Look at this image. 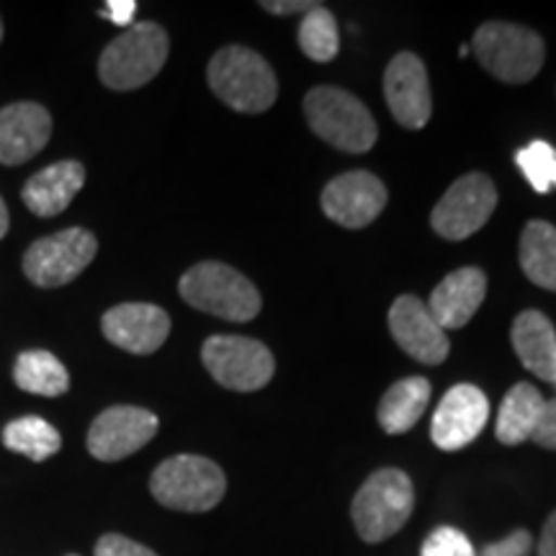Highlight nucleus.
I'll return each instance as SVG.
<instances>
[{
	"label": "nucleus",
	"mask_w": 556,
	"mask_h": 556,
	"mask_svg": "<svg viewBox=\"0 0 556 556\" xmlns=\"http://www.w3.org/2000/svg\"><path fill=\"white\" fill-rule=\"evenodd\" d=\"M208 88L240 114H263L278 99V80L266 58L248 47H222L206 67Z\"/></svg>",
	"instance_id": "f257e3e1"
},
{
	"label": "nucleus",
	"mask_w": 556,
	"mask_h": 556,
	"mask_svg": "<svg viewBox=\"0 0 556 556\" xmlns=\"http://www.w3.org/2000/svg\"><path fill=\"white\" fill-rule=\"evenodd\" d=\"M180 299L193 309L229 319L250 323L263 307L255 283L219 261H204L186 270L178 281Z\"/></svg>",
	"instance_id": "f03ea898"
},
{
	"label": "nucleus",
	"mask_w": 556,
	"mask_h": 556,
	"mask_svg": "<svg viewBox=\"0 0 556 556\" xmlns=\"http://www.w3.org/2000/svg\"><path fill=\"white\" fill-rule=\"evenodd\" d=\"M168 31L155 21H142L124 29L99 60V78L111 90H137L157 78L168 60Z\"/></svg>",
	"instance_id": "7ed1b4c3"
},
{
	"label": "nucleus",
	"mask_w": 556,
	"mask_h": 556,
	"mask_svg": "<svg viewBox=\"0 0 556 556\" xmlns=\"http://www.w3.org/2000/svg\"><path fill=\"white\" fill-rule=\"evenodd\" d=\"M309 129L336 150L361 155L377 144V122L356 96L336 86H317L304 96Z\"/></svg>",
	"instance_id": "20e7f679"
},
{
	"label": "nucleus",
	"mask_w": 556,
	"mask_h": 556,
	"mask_svg": "<svg viewBox=\"0 0 556 556\" xmlns=\"http://www.w3.org/2000/svg\"><path fill=\"white\" fill-rule=\"evenodd\" d=\"M415 510V486L402 469H379L361 484L351 505L356 533L366 544H381L402 531Z\"/></svg>",
	"instance_id": "39448f33"
},
{
	"label": "nucleus",
	"mask_w": 556,
	"mask_h": 556,
	"mask_svg": "<svg viewBox=\"0 0 556 556\" xmlns=\"http://www.w3.org/2000/svg\"><path fill=\"white\" fill-rule=\"evenodd\" d=\"M150 492L170 510L208 513L225 497L227 477L212 458L180 454L152 471Z\"/></svg>",
	"instance_id": "423d86ee"
},
{
	"label": "nucleus",
	"mask_w": 556,
	"mask_h": 556,
	"mask_svg": "<svg viewBox=\"0 0 556 556\" xmlns=\"http://www.w3.org/2000/svg\"><path fill=\"white\" fill-rule=\"evenodd\" d=\"M471 50L490 75L510 86H523L541 73L546 60L544 39L526 26L490 21L475 31Z\"/></svg>",
	"instance_id": "0eeeda50"
},
{
	"label": "nucleus",
	"mask_w": 556,
	"mask_h": 556,
	"mask_svg": "<svg viewBox=\"0 0 556 556\" xmlns=\"http://www.w3.org/2000/svg\"><path fill=\"white\" fill-rule=\"evenodd\" d=\"M99 253V240L83 227L62 229L50 238L31 242L24 253V274L34 287L60 289L75 281Z\"/></svg>",
	"instance_id": "6e6552de"
},
{
	"label": "nucleus",
	"mask_w": 556,
	"mask_h": 556,
	"mask_svg": "<svg viewBox=\"0 0 556 556\" xmlns=\"http://www.w3.org/2000/svg\"><path fill=\"white\" fill-rule=\"evenodd\" d=\"M201 361L212 379L232 392H258L276 371L274 353L242 336H212L201 348Z\"/></svg>",
	"instance_id": "1a4fd4ad"
},
{
	"label": "nucleus",
	"mask_w": 556,
	"mask_h": 556,
	"mask_svg": "<svg viewBox=\"0 0 556 556\" xmlns=\"http://www.w3.org/2000/svg\"><path fill=\"white\" fill-rule=\"evenodd\" d=\"M495 206L497 189L492 178L484 173H469L443 193L430 214V225L441 238L467 240L490 222Z\"/></svg>",
	"instance_id": "9d476101"
},
{
	"label": "nucleus",
	"mask_w": 556,
	"mask_h": 556,
	"mask_svg": "<svg viewBox=\"0 0 556 556\" xmlns=\"http://www.w3.org/2000/svg\"><path fill=\"white\" fill-rule=\"evenodd\" d=\"M155 413L135 405H114L96 417L88 430V451L99 462H122L144 448L157 435Z\"/></svg>",
	"instance_id": "9b49d317"
},
{
	"label": "nucleus",
	"mask_w": 556,
	"mask_h": 556,
	"mask_svg": "<svg viewBox=\"0 0 556 556\" xmlns=\"http://www.w3.org/2000/svg\"><path fill=\"white\" fill-rule=\"evenodd\" d=\"M325 217L345 229H364L384 212L387 186L368 170H351L332 178L325 186L323 199Z\"/></svg>",
	"instance_id": "f8f14e48"
},
{
	"label": "nucleus",
	"mask_w": 556,
	"mask_h": 556,
	"mask_svg": "<svg viewBox=\"0 0 556 556\" xmlns=\"http://www.w3.org/2000/svg\"><path fill=\"white\" fill-rule=\"evenodd\" d=\"M486 420H490V402L475 384H456L443 394L433 422L430 438L441 451H462L477 441Z\"/></svg>",
	"instance_id": "ddd939ff"
},
{
	"label": "nucleus",
	"mask_w": 556,
	"mask_h": 556,
	"mask_svg": "<svg viewBox=\"0 0 556 556\" xmlns=\"http://www.w3.org/2000/svg\"><path fill=\"white\" fill-rule=\"evenodd\" d=\"M384 99L392 116L405 129H422L433 114L428 70L413 52H400L384 73Z\"/></svg>",
	"instance_id": "4468645a"
},
{
	"label": "nucleus",
	"mask_w": 556,
	"mask_h": 556,
	"mask_svg": "<svg viewBox=\"0 0 556 556\" xmlns=\"http://www.w3.org/2000/svg\"><path fill=\"white\" fill-rule=\"evenodd\" d=\"M389 330L407 356L428 366L443 364L451 351L448 336L428 312V304L417 296H397L389 309Z\"/></svg>",
	"instance_id": "2eb2a0df"
},
{
	"label": "nucleus",
	"mask_w": 556,
	"mask_h": 556,
	"mask_svg": "<svg viewBox=\"0 0 556 556\" xmlns=\"http://www.w3.org/2000/svg\"><path fill=\"white\" fill-rule=\"evenodd\" d=\"M101 330L109 343L135 356H150L163 348L170 336L168 312L157 304L129 302L111 307L101 319Z\"/></svg>",
	"instance_id": "dca6fc26"
},
{
	"label": "nucleus",
	"mask_w": 556,
	"mask_h": 556,
	"mask_svg": "<svg viewBox=\"0 0 556 556\" xmlns=\"http://www.w3.org/2000/svg\"><path fill=\"white\" fill-rule=\"evenodd\" d=\"M52 135L50 111L34 101L0 109V165H24L47 148Z\"/></svg>",
	"instance_id": "f3484780"
},
{
	"label": "nucleus",
	"mask_w": 556,
	"mask_h": 556,
	"mask_svg": "<svg viewBox=\"0 0 556 556\" xmlns=\"http://www.w3.org/2000/svg\"><path fill=\"white\" fill-rule=\"evenodd\" d=\"M486 296V276L475 266L458 268L433 289L428 312L443 330H458L469 325Z\"/></svg>",
	"instance_id": "a211bd4d"
},
{
	"label": "nucleus",
	"mask_w": 556,
	"mask_h": 556,
	"mask_svg": "<svg viewBox=\"0 0 556 556\" xmlns=\"http://www.w3.org/2000/svg\"><path fill=\"white\" fill-rule=\"evenodd\" d=\"M83 186H86L83 163H78V160H60V163L47 165L45 170L26 180V186L21 189V199L37 217H58L73 204Z\"/></svg>",
	"instance_id": "6ab92c4d"
},
{
	"label": "nucleus",
	"mask_w": 556,
	"mask_h": 556,
	"mask_svg": "<svg viewBox=\"0 0 556 556\" xmlns=\"http://www.w3.org/2000/svg\"><path fill=\"white\" fill-rule=\"evenodd\" d=\"M513 351L533 377L556 384V330L536 309L520 312L510 330Z\"/></svg>",
	"instance_id": "aec40b11"
},
{
	"label": "nucleus",
	"mask_w": 556,
	"mask_h": 556,
	"mask_svg": "<svg viewBox=\"0 0 556 556\" xmlns=\"http://www.w3.org/2000/svg\"><path fill=\"white\" fill-rule=\"evenodd\" d=\"M430 394V381L422 377H409L402 379L397 384H392L387 389V394L379 402V426L384 428V433L389 435H400L407 433L417 426L422 413H426Z\"/></svg>",
	"instance_id": "412c9836"
},
{
	"label": "nucleus",
	"mask_w": 556,
	"mask_h": 556,
	"mask_svg": "<svg viewBox=\"0 0 556 556\" xmlns=\"http://www.w3.org/2000/svg\"><path fill=\"white\" fill-rule=\"evenodd\" d=\"M544 397L533 384L520 381L505 394L503 405H500L495 435L505 446H518V443L531 441L533 430L539 426L541 409H544Z\"/></svg>",
	"instance_id": "4be33fe9"
},
{
	"label": "nucleus",
	"mask_w": 556,
	"mask_h": 556,
	"mask_svg": "<svg viewBox=\"0 0 556 556\" xmlns=\"http://www.w3.org/2000/svg\"><path fill=\"white\" fill-rule=\"evenodd\" d=\"M520 268L526 278L546 291H556V227L531 219L520 235Z\"/></svg>",
	"instance_id": "5701e85b"
},
{
	"label": "nucleus",
	"mask_w": 556,
	"mask_h": 556,
	"mask_svg": "<svg viewBox=\"0 0 556 556\" xmlns=\"http://www.w3.org/2000/svg\"><path fill=\"white\" fill-rule=\"evenodd\" d=\"M13 381L21 392L37 397H62L70 389V374L62 361L50 351H24L13 366Z\"/></svg>",
	"instance_id": "b1692460"
},
{
	"label": "nucleus",
	"mask_w": 556,
	"mask_h": 556,
	"mask_svg": "<svg viewBox=\"0 0 556 556\" xmlns=\"http://www.w3.org/2000/svg\"><path fill=\"white\" fill-rule=\"evenodd\" d=\"M3 446L31 462H47L62 448L60 430L45 417H18L3 428Z\"/></svg>",
	"instance_id": "393cba45"
},
{
	"label": "nucleus",
	"mask_w": 556,
	"mask_h": 556,
	"mask_svg": "<svg viewBox=\"0 0 556 556\" xmlns=\"http://www.w3.org/2000/svg\"><path fill=\"white\" fill-rule=\"evenodd\" d=\"M299 47L315 62H330L338 58L340 34L332 11L319 5V9L304 13L299 24Z\"/></svg>",
	"instance_id": "a878e982"
},
{
	"label": "nucleus",
	"mask_w": 556,
	"mask_h": 556,
	"mask_svg": "<svg viewBox=\"0 0 556 556\" xmlns=\"http://www.w3.org/2000/svg\"><path fill=\"white\" fill-rule=\"evenodd\" d=\"M516 163L536 193H548L556 189V150L544 139H533L531 144L518 150Z\"/></svg>",
	"instance_id": "bb28decb"
},
{
	"label": "nucleus",
	"mask_w": 556,
	"mask_h": 556,
	"mask_svg": "<svg viewBox=\"0 0 556 556\" xmlns=\"http://www.w3.org/2000/svg\"><path fill=\"white\" fill-rule=\"evenodd\" d=\"M420 556H477L475 546L467 539V533H462L454 526H441L435 528L430 536L422 541Z\"/></svg>",
	"instance_id": "cd10ccee"
},
{
	"label": "nucleus",
	"mask_w": 556,
	"mask_h": 556,
	"mask_svg": "<svg viewBox=\"0 0 556 556\" xmlns=\"http://www.w3.org/2000/svg\"><path fill=\"white\" fill-rule=\"evenodd\" d=\"M533 552V536L526 531V528H518L510 536L503 541H495V544H486L479 556H531Z\"/></svg>",
	"instance_id": "c85d7f7f"
},
{
	"label": "nucleus",
	"mask_w": 556,
	"mask_h": 556,
	"mask_svg": "<svg viewBox=\"0 0 556 556\" xmlns=\"http://www.w3.org/2000/svg\"><path fill=\"white\" fill-rule=\"evenodd\" d=\"M96 556H157L152 548L137 544L122 533H106V536L99 539L96 544Z\"/></svg>",
	"instance_id": "c756f323"
},
{
	"label": "nucleus",
	"mask_w": 556,
	"mask_h": 556,
	"mask_svg": "<svg viewBox=\"0 0 556 556\" xmlns=\"http://www.w3.org/2000/svg\"><path fill=\"white\" fill-rule=\"evenodd\" d=\"M531 441L541 448L556 451V397L544 402V409H541L539 426L533 430Z\"/></svg>",
	"instance_id": "7c9ffc66"
},
{
	"label": "nucleus",
	"mask_w": 556,
	"mask_h": 556,
	"mask_svg": "<svg viewBox=\"0 0 556 556\" xmlns=\"http://www.w3.org/2000/svg\"><path fill=\"white\" fill-rule=\"evenodd\" d=\"M99 13H101V18H109L111 24L129 29L131 21H135L137 3L135 0H109V3L103 5V11H99Z\"/></svg>",
	"instance_id": "2f4dec72"
},
{
	"label": "nucleus",
	"mask_w": 556,
	"mask_h": 556,
	"mask_svg": "<svg viewBox=\"0 0 556 556\" xmlns=\"http://www.w3.org/2000/svg\"><path fill=\"white\" fill-rule=\"evenodd\" d=\"M323 3H315V0H263L261 9H266L274 16H294V13H309L319 9Z\"/></svg>",
	"instance_id": "473e14b6"
},
{
	"label": "nucleus",
	"mask_w": 556,
	"mask_h": 556,
	"mask_svg": "<svg viewBox=\"0 0 556 556\" xmlns=\"http://www.w3.org/2000/svg\"><path fill=\"white\" fill-rule=\"evenodd\" d=\"M536 552L539 556H556V510L546 518Z\"/></svg>",
	"instance_id": "72a5a7b5"
},
{
	"label": "nucleus",
	"mask_w": 556,
	"mask_h": 556,
	"mask_svg": "<svg viewBox=\"0 0 556 556\" xmlns=\"http://www.w3.org/2000/svg\"><path fill=\"white\" fill-rule=\"evenodd\" d=\"M11 227V219H9V208H5V201L0 199V240L5 238V232H9Z\"/></svg>",
	"instance_id": "f704fd0d"
},
{
	"label": "nucleus",
	"mask_w": 556,
	"mask_h": 556,
	"mask_svg": "<svg viewBox=\"0 0 556 556\" xmlns=\"http://www.w3.org/2000/svg\"><path fill=\"white\" fill-rule=\"evenodd\" d=\"M0 41H3V21H0Z\"/></svg>",
	"instance_id": "c9c22d12"
},
{
	"label": "nucleus",
	"mask_w": 556,
	"mask_h": 556,
	"mask_svg": "<svg viewBox=\"0 0 556 556\" xmlns=\"http://www.w3.org/2000/svg\"><path fill=\"white\" fill-rule=\"evenodd\" d=\"M67 556H78V554H67Z\"/></svg>",
	"instance_id": "e433bc0d"
}]
</instances>
